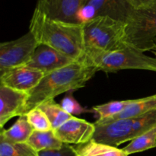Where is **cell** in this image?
I'll use <instances>...</instances> for the list:
<instances>
[{
  "label": "cell",
  "mask_w": 156,
  "mask_h": 156,
  "mask_svg": "<svg viewBox=\"0 0 156 156\" xmlns=\"http://www.w3.org/2000/svg\"><path fill=\"white\" fill-rule=\"evenodd\" d=\"M152 51L154 52V53H155V55L156 56V39L155 40V45H154L153 49H152Z\"/></svg>",
  "instance_id": "cell-26"
},
{
  "label": "cell",
  "mask_w": 156,
  "mask_h": 156,
  "mask_svg": "<svg viewBox=\"0 0 156 156\" xmlns=\"http://www.w3.org/2000/svg\"><path fill=\"white\" fill-rule=\"evenodd\" d=\"M34 131L26 115H21L9 129L1 128L0 138L12 143H27Z\"/></svg>",
  "instance_id": "cell-15"
},
{
  "label": "cell",
  "mask_w": 156,
  "mask_h": 156,
  "mask_svg": "<svg viewBox=\"0 0 156 156\" xmlns=\"http://www.w3.org/2000/svg\"><path fill=\"white\" fill-rule=\"evenodd\" d=\"M75 148L76 156H128L123 149L91 140Z\"/></svg>",
  "instance_id": "cell-16"
},
{
  "label": "cell",
  "mask_w": 156,
  "mask_h": 156,
  "mask_svg": "<svg viewBox=\"0 0 156 156\" xmlns=\"http://www.w3.org/2000/svg\"><path fill=\"white\" fill-rule=\"evenodd\" d=\"M156 148V126L134 138L123 149L128 155Z\"/></svg>",
  "instance_id": "cell-19"
},
{
  "label": "cell",
  "mask_w": 156,
  "mask_h": 156,
  "mask_svg": "<svg viewBox=\"0 0 156 156\" xmlns=\"http://www.w3.org/2000/svg\"><path fill=\"white\" fill-rule=\"evenodd\" d=\"M86 50L111 52L126 47V22L110 17H98L83 24Z\"/></svg>",
  "instance_id": "cell-4"
},
{
  "label": "cell",
  "mask_w": 156,
  "mask_h": 156,
  "mask_svg": "<svg viewBox=\"0 0 156 156\" xmlns=\"http://www.w3.org/2000/svg\"><path fill=\"white\" fill-rule=\"evenodd\" d=\"M98 71L97 67L82 59L45 75L37 86L29 93L24 115L62 93L73 92L83 88Z\"/></svg>",
  "instance_id": "cell-2"
},
{
  "label": "cell",
  "mask_w": 156,
  "mask_h": 156,
  "mask_svg": "<svg viewBox=\"0 0 156 156\" xmlns=\"http://www.w3.org/2000/svg\"><path fill=\"white\" fill-rule=\"evenodd\" d=\"M83 0H37V10L47 17L59 21L79 23L78 13Z\"/></svg>",
  "instance_id": "cell-12"
},
{
  "label": "cell",
  "mask_w": 156,
  "mask_h": 156,
  "mask_svg": "<svg viewBox=\"0 0 156 156\" xmlns=\"http://www.w3.org/2000/svg\"><path fill=\"white\" fill-rule=\"evenodd\" d=\"M29 31L39 44L48 46L74 60H82L85 56L83 24L53 19L35 9Z\"/></svg>",
  "instance_id": "cell-1"
},
{
  "label": "cell",
  "mask_w": 156,
  "mask_h": 156,
  "mask_svg": "<svg viewBox=\"0 0 156 156\" xmlns=\"http://www.w3.org/2000/svg\"><path fill=\"white\" fill-rule=\"evenodd\" d=\"M27 143L37 152L60 149L64 145L56 137L53 129L48 131L34 130Z\"/></svg>",
  "instance_id": "cell-17"
},
{
  "label": "cell",
  "mask_w": 156,
  "mask_h": 156,
  "mask_svg": "<svg viewBox=\"0 0 156 156\" xmlns=\"http://www.w3.org/2000/svg\"><path fill=\"white\" fill-rule=\"evenodd\" d=\"M38 156H76L75 148L69 144H64L60 149L41 151Z\"/></svg>",
  "instance_id": "cell-24"
},
{
  "label": "cell",
  "mask_w": 156,
  "mask_h": 156,
  "mask_svg": "<svg viewBox=\"0 0 156 156\" xmlns=\"http://www.w3.org/2000/svg\"><path fill=\"white\" fill-rule=\"evenodd\" d=\"M38 44L30 31L16 40L1 43L0 72L27 65Z\"/></svg>",
  "instance_id": "cell-7"
},
{
  "label": "cell",
  "mask_w": 156,
  "mask_h": 156,
  "mask_svg": "<svg viewBox=\"0 0 156 156\" xmlns=\"http://www.w3.org/2000/svg\"><path fill=\"white\" fill-rule=\"evenodd\" d=\"M85 59L97 67L99 71L116 73L123 69H142L156 73V56L145 54L134 47L124 48L111 52L86 50Z\"/></svg>",
  "instance_id": "cell-3"
},
{
  "label": "cell",
  "mask_w": 156,
  "mask_h": 156,
  "mask_svg": "<svg viewBox=\"0 0 156 156\" xmlns=\"http://www.w3.org/2000/svg\"><path fill=\"white\" fill-rule=\"evenodd\" d=\"M0 156H38L27 143H12L0 138Z\"/></svg>",
  "instance_id": "cell-21"
},
{
  "label": "cell",
  "mask_w": 156,
  "mask_h": 156,
  "mask_svg": "<svg viewBox=\"0 0 156 156\" xmlns=\"http://www.w3.org/2000/svg\"><path fill=\"white\" fill-rule=\"evenodd\" d=\"M133 9H140L149 5L156 0H125Z\"/></svg>",
  "instance_id": "cell-25"
},
{
  "label": "cell",
  "mask_w": 156,
  "mask_h": 156,
  "mask_svg": "<svg viewBox=\"0 0 156 156\" xmlns=\"http://www.w3.org/2000/svg\"><path fill=\"white\" fill-rule=\"evenodd\" d=\"M133 9L125 0H83L78 21L84 24L98 17H110L126 22Z\"/></svg>",
  "instance_id": "cell-8"
},
{
  "label": "cell",
  "mask_w": 156,
  "mask_h": 156,
  "mask_svg": "<svg viewBox=\"0 0 156 156\" xmlns=\"http://www.w3.org/2000/svg\"><path fill=\"white\" fill-rule=\"evenodd\" d=\"M156 110V94L149 97L131 100L130 103L126 106V108L121 113L115 117L110 118L108 120L101 122H95L94 124L108 123L112 120H119V119L131 118V117H138L143 115Z\"/></svg>",
  "instance_id": "cell-14"
},
{
  "label": "cell",
  "mask_w": 156,
  "mask_h": 156,
  "mask_svg": "<svg viewBox=\"0 0 156 156\" xmlns=\"http://www.w3.org/2000/svg\"><path fill=\"white\" fill-rule=\"evenodd\" d=\"M96 126L83 119L73 117L55 129L56 137L64 144L80 145L93 140Z\"/></svg>",
  "instance_id": "cell-10"
},
{
  "label": "cell",
  "mask_w": 156,
  "mask_h": 156,
  "mask_svg": "<svg viewBox=\"0 0 156 156\" xmlns=\"http://www.w3.org/2000/svg\"><path fill=\"white\" fill-rule=\"evenodd\" d=\"M29 122L34 130L48 131L51 130L52 126L45 113L38 107L30 110L25 114Z\"/></svg>",
  "instance_id": "cell-22"
},
{
  "label": "cell",
  "mask_w": 156,
  "mask_h": 156,
  "mask_svg": "<svg viewBox=\"0 0 156 156\" xmlns=\"http://www.w3.org/2000/svg\"><path fill=\"white\" fill-rule=\"evenodd\" d=\"M38 108H41L45 113L47 118L49 119L50 123H51L52 129L53 130L59 128L66 122L75 117L64 111L61 105H58L55 101L54 99L47 101L41 104L38 106Z\"/></svg>",
  "instance_id": "cell-18"
},
{
  "label": "cell",
  "mask_w": 156,
  "mask_h": 156,
  "mask_svg": "<svg viewBox=\"0 0 156 156\" xmlns=\"http://www.w3.org/2000/svg\"><path fill=\"white\" fill-rule=\"evenodd\" d=\"M44 75L27 66L0 72V84L12 89L30 93L41 82Z\"/></svg>",
  "instance_id": "cell-9"
},
{
  "label": "cell",
  "mask_w": 156,
  "mask_h": 156,
  "mask_svg": "<svg viewBox=\"0 0 156 156\" xmlns=\"http://www.w3.org/2000/svg\"><path fill=\"white\" fill-rule=\"evenodd\" d=\"M74 62L76 60L48 46L38 44L30 62L26 66L41 72L45 76Z\"/></svg>",
  "instance_id": "cell-11"
},
{
  "label": "cell",
  "mask_w": 156,
  "mask_h": 156,
  "mask_svg": "<svg viewBox=\"0 0 156 156\" xmlns=\"http://www.w3.org/2000/svg\"><path fill=\"white\" fill-rule=\"evenodd\" d=\"M130 101L131 100L110 101L103 105L94 106L91 108V111L98 117L96 122H101L118 115L126 108Z\"/></svg>",
  "instance_id": "cell-20"
},
{
  "label": "cell",
  "mask_w": 156,
  "mask_h": 156,
  "mask_svg": "<svg viewBox=\"0 0 156 156\" xmlns=\"http://www.w3.org/2000/svg\"><path fill=\"white\" fill-rule=\"evenodd\" d=\"M156 39V1L133 9L126 21L125 43L142 52L152 50Z\"/></svg>",
  "instance_id": "cell-6"
},
{
  "label": "cell",
  "mask_w": 156,
  "mask_h": 156,
  "mask_svg": "<svg viewBox=\"0 0 156 156\" xmlns=\"http://www.w3.org/2000/svg\"><path fill=\"white\" fill-rule=\"evenodd\" d=\"M29 94L0 84V127L15 117L24 115Z\"/></svg>",
  "instance_id": "cell-13"
},
{
  "label": "cell",
  "mask_w": 156,
  "mask_h": 156,
  "mask_svg": "<svg viewBox=\"0 0 156 156\" xmlns=\"http://www.w3.org/2000/svg\"><path fill=\"white\" fill-rule=\"evenodd\" d=\"M60 105L64 111H66L68 114H71L72 116L79 115V114H84V113L92 112L91 110H87L86 108H83L73 97L72 92L67 94L62 99Z\"/></svg>",
  "instance_id": "cell-23"
},
{
  "label": "cell",
  "mask_w": 156,
  "mask_h": 156,
  "mask_svg": "<svg viewBox=\"0 0 156 156\" xmlns=\"http://www.w3.org/2000/svg\"><path fill=\"white\" fill-rule=\"evenodd\" d=\"M94 125L96 130L93 140L117 147L155 126L156 110L138 117Z\"/></svg>",
  "instance_id": "cell-5"
}]
</instances>
